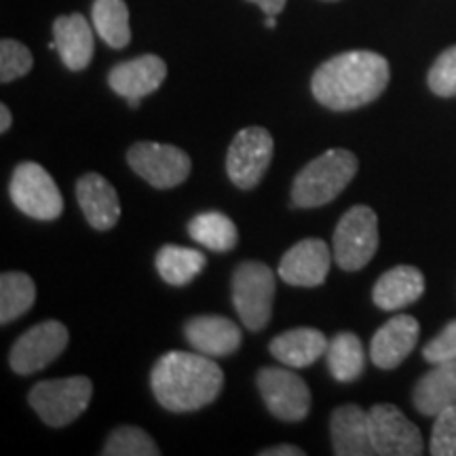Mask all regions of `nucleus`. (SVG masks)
Returning <instances> with one entry per match:
<instances>
[{"label":"nucleus","instance_id":"6ab92c4d","mask_svg":"<svg viewBox=\"0 0 456 456\" xmlns=\"http://www.w3.org/2000/svg\"><path fill=\"white\" fill-rule=\"evenodd\" d=\"M53 43L68 70L81 72L91 64L95 51L94 32L81 13L57 17L53 24Z\"/></svg>","mask_w":456,"mask_h":456},{"label":"nucleus","instance_id":"dca6fc26","mask_svg":"<svg viewBox=\"0 0 456 456\" xmlns=\"http://www.w3.org/2000/svg\"><path fill=\"white\" fill-rule=\"evenodd\" d=\"M77 201L81 205L85 218L95 231H110L121 218V201H118L117 188L100 174H85L78 178Z\"/></svg>","mask_w":456,"mask_h":456},{"label":"nucleus","instance_id":"0eeeda50","mask_svg":"<svg viewBox=\"0 0 456 456\" xmlns=\"http://www.w3.org/2000/svg\"><path fill=\"white\" fill-rule=\"evenodd\" d=\"M11 201L21 214L34 220H57L64 212V199L55 180L43 165L24 161L13 171L9 184Z\"/></svg>","mask_w":456,"mask_h":456},{"label":"nucleus","instance_id":"f257e3e1","mask_svg":"<svg viewBox=\"0 0 456 456\" xmlns=\"http://www.w3.org/2000/svg\"><path fill=\"white\" fill-rule=\"evenodd\" d=\"M391 78L389 61L374 51H346L323 61L311 78L313 98L336 112L372 104Z\"/></svg>","mask_w":456,"mask_h":456},{"label":"nucleus","instance_id":"2f4dec72","mask_svg":"<svg viewBox=\"0 0 456 456\" xmlns=\"http://www.w3.org/2000/svg\"><path fill=\"white\" fill-rule=\"evenodd\" d=\"M423 357L429 363L456 362V319L450 322L436 338L423 346Z\"/></svg>","mask_w":456,"mask_h":456},{"label":"nucleus","instance_id":"9d476101","mask_svg":"<svg viewBox=\"0 0 456 456\" xmlns=\"http://www.w3.org/2000/svg\"><path fill=\"white\" fill-rule=\"evenodd\" d=\"M258 391L269 412L285 423H298L311 412V389L298 374L285 368H262L258 376Z\"/></svg>","mask_w":456,"mask_h":456},{"label":"nucleus","instance_id":"393cba45","mask_svg":"<svg viewBox=\"0 0 456 456\" xmlns=\"http://www.w3.org/2000/svg\"><path fill=\"white\" fill-rule=\"evenodd\" d=\"M208 258L199 249L180 248V245H163L157 254V271L165 283L186 285L205 269Z\"/></svg>","mask_w":456,"mask_h":456},{"label":"nucleus","instance_id":"7ed1b4c3","mask_svg":"<svg viewBox=\"0 0 456 456\" xmlns=\"http://www.w3.org/2000/svg\"><path fill=\"white\" fill-rule=\"evenodd\" d=\"M359 169L357 157L346 148H332L298 171L292 184V205L298 209L323 208L351 184Z\"/></svg>","mask_w":456,"mask_h":456},{"label":"nucleus","instance_id":"a878e982","mask_svg":"<svg viewBox=\"0 0 456 456\" xmlns=\"http://www.w3.org/2000/svg\"><path fill=\"white\" fill-rule=\"evenodd\" d=\"M91 17L100 38L112 49H123L131 43L129 9L125 0H94Z\"/></svg>","mask_w":456,"mask_h":456},{"label":"nucleus","instance_id":"f03ea898","mask_svg":"<svg viewBox=\"0 0 456 456\" xmlns=\"http://www.w3.org/2000/svg\"><path fill=\"white\" fill-rule=\"evenodd\" d=\"M224 387V372L209 355L169 351L151 372L155 399L169 412H195L214 402Z\"/></svg>","mask_w":456,"mask_h":456},{"label":"nucleus","instance_id":"f704fd0d","mask_svg":"<svg viewBox=\"0 0 456 456\" xmlns=\"http://www.w3.org/2000/svg\"><path fill=\"white\" fill-rule=\"evenodd\" d=\"M11 123H13V117H11L9 106L0 104V131H3V134H7V131L11 129Z\"/></svg>","mask_w":456,"mask_h":456},{"label":"nucleus","instance_id":"bb28decb","mask_svg":"<svg viewBox=\"0 0 456 456\" xmlns=\"http://www.w3.org/2000/svg\"><path fill=\"white\" fill-rule=\"evenodd\" d=\"M37 300V288L26 273L7 271L0 277V323L9 326L20 319Z\"/></svg>","mask_w":456,"mask_h":456},{"label":"nucleus","instance_id":"a211bd4d","mask_svg":"<svg viewBox=\"0 0 456 456\" xmlns=\"http://www.w3.org/2000/svg\"><path fill=\"white\" fill-rule=\"evenodd\" d=\"M184 334L195 351L209 357L232 355L243 340L241 328L228 317L220 315L192 317L184 326Z\"/></svg>","mask_w":456,"mask_h":456},{"label":"nucleus","instance_id":"423d86ee","mask_svg":"<svg viewBox=\"0 0 456 456\" xmlns=\"http://www.w3.org/2000/svg\"><path fill=\"white\" fill-rule=\"evenodd\" d=\"M334 262L342 271H359L379 249V218L368 205H355L342 216L334 231Z\"/></svg>","mask_w":456,"mask_h":456},{"label":"nucleus","instance_id":"c85d7f7f","mask_svg":"<svg viewBox=\"0 0 456 456\" xmlns=\"http://www.w3.org/2000/svg\"><path fill=\"white\" fill-rule=\"evenodd\" d=\"M34 57L30 49L13 38H3L0 41V81L11 83L20 77H26L32 70Z\"/></svg>","mask_w":456,"mask_h":456},{"label":"nucleus","instance_id":"9b49d317","mask_svg":"<svg viewBox=\"0 0 456 456\" xmlns=\"http://www.w3.org/2000/svg\"><path fill=\"white\" fill-rule=\"evenodd\" d=\"M66 346L68 330L64 323L55 319L38 323L15 340L9 353L11 370L21 376L41 372L64 353Z\"/></svg>","mask_w":456,"mask_h":456},{"label":"nucleus","instance_id":"2eb2a0df","mask_svg":"<svg viewBox=\"0 0 456 456\" xmlns=\"http://www.w3.org/2000/svg\"><path fill=\"white\" fill-rule=\"evenodd\" d=\"M420 323L412 315H395L376 330L370 342V357L380 370H393L414 351L419 342Z\"/></svg>","mask_w":456,"mask_h":456},{"label":"nucleus","instance_id":"20e7f679","mask_svg":"<svg viewBox=\"0 0 456 456\" xmlns=\"http://www.w3.org/2000/svg\"><path fill=\"white\" fill-rule=\"evenodd\" d=\"M94 385L87 376H66L34 385L28 402L38 419L49 427H66L87 410Z\"/></svg>","mask_w":456,"mask_h":456},{"label":"nucleus","instance_id":"c9c22d12","mask_svg":"<svg viewBox=\"0 0 456 456\" xmlns=\"http://www.w3.org/2000/svg\"><path fill=\"white\" fill-rule=\"evenodd\" d=\"M326 3H336V0H326Z\"/></svg>","mask_w":456,"mask_h":456},{"label":"nucleus","instance_id":"ddd939ff","mask_svg":"<svg viewBox=\"0 0 456 456\" xmlns=\"http://www.w3.org/2000/svg\"><path fill=\"white\" fill-rule=\"evenodd\" d=\"M165 77H167V64L159 55L148 53L114 66L108 72V85L114 94L127 100L131 108H138L140 100L161 87Z\"/></svg>","mask_w":456,"mask_h":456},{"label":"nucleus","instance_id":"412c9836","mask_svg":"<svg viewBox=\"0 0 456 456\" xmlns=\"http://www.w3.org/2000/svg\"><path fill=\"white\" fill-rule=\"evenodd\" d=\"M328 336L317 328H294L271 340V355L288 368H306L328 351Z\"/></svg>","mask_w":456,"mask_h":456},{"label":"nucleus","instance_id":"7c9ffc66","mask_svg":"<svg viewBox=\"0 0 456 456\" xmlns=\"http://www.w3.org/2000/svg\"><path fill=\"white\" fill-rule=\"evenodd\" d=\"M429 450L433 456H456V406L442 410L436 416Z\"/></svg>","mask_w":456,"mask_h":456},{"label":"nucleus","instance_id":"1a4fd4ad","mask_svg":"<svg viewBox=\"0 0 456 456\" xmlns=\"http://www.w3.org/2000/svg\"><path fill=\"white\" fill-rule=\"evenodd\" d=\"M129 167L148 184L167 191L175 188L191 175V157L178 146L161 142H138L127 151Z\"/></svg>","mask_w":456,"mask_h":456},{"label":"nucleus","instance_id":"72a5a7b5","mask_svg":"<svg viewBox=\"0 0 456 456\" xmlns=\"http://www.w3.org/2000/svg\"><path fill=\"white\" fill-rule=\"evenodd\" d=\"M249 3L258 4L266 15H279L285 9V3H288V0H249Z\"/></svg>","mask_w":456,"mask_h":456},{"label":"nucleus","instance_id":"c756f323","mask_svg":"<svg viewBox=\"0 0 456 456\" xmlns=\"http://www.w3.org/2000/svg\"><path fill=\"white\" fill-rule=\"evenodd\" d=\"M427 85L440 98H456V45L433 61Z\"/></svg>","mask_w":456,"mask_h":456},{"label":"nucleus","instance_id":"b1692460","mask_svg":"<svg viewBox=\"0 0 456 456\" xmlns=\"http://www.w3.org/2000/svg\"><path fill=\"white\" fill-rule=\"evenodd\" d=\"M188 235L212 252H231L239 241L235 222L222 212H203L188 222Z\"/></svg>","mask_w":456,"mask_h":456},{"label":"nucleus","instance_id":"4468645a","mask_svg":"<svg viewBox=\"0 0 456 456\" xmlns=\"http://www.w3.org/2000/svg\"><path fill=\"white\" fill-rule=\"evenodd\" d=\"M332 266L330 245L323 239H302L279 262V277L296 288H317L326 281Z\"/></svg>","mask_w":456,"mask_h":456},{"label":"nucleus","instance_id":"cd10ccee","mask_svg":"<svg viewBox=\"0 0 456 456\" xmlns=\"http://www.w3.org/2000/svg\"><path fill=\"white\" fill-rule=\"evenodd\" d=\"M104 456H159L161 450H159L157 442L152 440L151 436L140 427L123 425L117 427L104 444V450H102Z\"/></svg>","mask_w":456,"mask_h":456},{"label":"nucleus","instance_id":"4be33fe9","mask_svg":"<svg viewBox=\"0 0 456 456\" xmlns=\"http://www.w3.org/2000/svg\"><path fill=\"white\" fill-rule=\"evenodd\" d=\"M412 403L420 414L437 416L456 406V362L436 363L414 387Z\"/></svg>","mask_w":456,"mask_h":456},{"label":"nucleus","instance_id":"473e14b6","mask_svg":"<svg viewBox=\"0 0 456 456\" xmlns=\"http://www.w3.org/2000/svg\"><path fill=\"white\" fill-rule=\"evenodd\" d=\"M260 456H305V450L298 446H289V444H283V446H273L266 450H260Z\"/></svg>","mask_w":456,"mask_h":456},{"label":"nucleus","instance_id":"f3484780","mask_svg":"<svg viewBox=\"0 0 456 456\" xmlns=\"http://www.w3.org/2000/svg\"><path fill=\"white\" fill-rule=\"evenodd\" d=\"M330 436H332L334 454L338 456H374L370 414L355 403L336 408L330 419Z\"/></svg>","mask_w":456,"mask_h":456},{"label":"nucleus","instance_id":"6e6552de","mask_svg":"<svg viewBox=\"0 0 456 456\" xmlns=\"http://www.w3.org/2000/svg\"><path fill=\"white\" fill-rule=\"evenodd\" d=\"M273 135L265 127H245L228 146L226 174L241 191H252L265 178L273 159Z\"/></svg>","mask_w":456,"mask_h":456},{"label":"nucleus","instance_id":"aec40b11","mask_svg":"<svg viewBox=\"0 0 456 456\" xmlns=\"http://www.w3.org/2000/svg\"><path fill=\"white\" fill-rule=\"evenodd\" d=\"M425 294V277L416 266L399 265L374 283L372 300L380 311H399L414 305Z\"/></svg>","mask_w":456,"mask_h":456},{"label":"nucleus","instance_id":"39448f33","mask_svg":"<svg viewBox=\"0 0 456 456\" xmlns=\"http://www.w3.org/2000/svg\"><path fill=\"white\" fill-rule=\"evenodd\" d=\"M275 300V273L265 262H241L232 273V305L252 332L266 328Z\"/></svg>","mask_w":456,"mask_h":456},{"label":"nucleus","instance_id":"5701e85b","mask_svg":"<svg viewBox=\"0 0 456 456\" xmlns=\"http://www.w3.org/2000/svg\"><path fill=\"white\" fill-rule=\"evenodd\" d=\"M330 374L338 383H355L366 370V353L357 334L338 332L326 351Z\"/></svg>","mask_w":456,"mask_h":456},{"label":"nucleus","instance_id":"f8f14e48","mask_svg":"<svg viewBox=\"0 0 456 456\" xmlns=\"http://www.w3.org/2000/svg\"><path fill=\"white\" fill-rule=\"evenodd\" d=\"M372 444L379 456H420L425 452L419 427L391 403H376L370 410Z\"/></svg>","mask_w":456,"mask_h":456}]
</instances>
